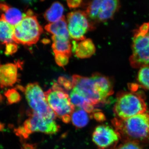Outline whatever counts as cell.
Here are the masks:
<instances>
[{"label":"cell","instance_id":"4fadbf2b","mask_svg":"<svg viewBox=\"0 0 149 149\" xmlns=\"http://www.w3.org/2000/svg\"><path fill=\"white\" fill-rule=\"evenodd\" d=\"M0 12L2 13L1 16L14 27L21 21L24 15L19 10L4 2H0Z\"/></svg>","mask_w":149,"mask_h":149},{"label":"cell","instance_id":"e0dca14e","mask_svg":"<svg viewBox=\"0 0 149 149\" xmlns=\"http://www.w3.org/2000/svg\"><path fill=\"white\" fill-rule=\"evenodd\" d=\"M52 47L54 53L65 55L70 57L72 54V47L69 39H63L53 35Z\"/></svg>","mask_w":149,"mask_h":149},{"label":"cell","instance_id":"83f0119b","mask_svg":"<svg viewBox=\"0 0 149 149\" xmlns=\"http://www.w3.org/2000/svg\"><path fill=\"white\" fill-rule=\"evenodd\" d=\"M6 53L7 55H11L16 52L17 50V45L16 43L13 42L6 46Z\"/></svg>","mask_w":149,"mask_h":149},{"label":"cell","instance_id":"1f68e13d","mask_svg":"<svg viewBox=\"0 0 149 149\" xmlns=\"http://www.w3.org/2000/svg\"></svg>","mask_w":149,"mask_h":149},{"label":"cell","instance_id":"ffe728a7","mask_svg":"<svg viewBox=\"0 0 149 149\" xmlns=\"http://www.w3.org/2000/svg\"><path fill=\"white\" fill-rule=\"evenodd\" d=\"M88 113L84 110L76 107L71 115L73 125L77 128H83L86 126L89 121Z\"/></svg>","mask_w":149,"mask_h":149},{"label":"cell","instance_id":"484cf974","mask_svg":"<svg viewBox=\"0 0 149 149\" xmlns=\"http://www.w3.org/2000/svg\"><path fill=\"white\" fill-rule=\"evenodd\" d=\"M15 133L21 139H27L29 137V135L26 132L23 126H19L18 128L15 129Z\"/></svg>","mask_w":149,"mask_h":149},{"label":"cell","instance_id":"d6986e66","mask_svg":"<svg viewBox=\"0 0 149 149\" xmlns=\"http://www.w3.org/2000/svg\"><path fill=\"white\" fill-rule=\"evenodd\" d=\"M63 6L60 3L56 2L46 11L44 14V17L49 22L54 23L58 21L63 17Z\"/></svg>","mask_w":149,"mask_h":149},{"label":"cell","instance_id":"f546056e","mask_svg":"<svg viewBox=\"0 0 149 149\" xmlns=\"http://www.w3.org/2000/svg\"><path fill=\"white\" fill-rule=\"evenodd\" d=\"M22 149H35L34 145L28 143H24Z\"/></svg>","mask_w":149,"mask_h":149},{"label":"cell","instance_id":"8992f818","mask_svg":"<svg viewBox=\"0 0 149 149\" xmlns=\"http://www.w3.org/2000/svg\"><path fill=\"white\" fill-rule=\"evenodd\" d=\"M42 32L37 17L29 10L21 21L15 26L13 41L17 44L32 46L38 42Z\"/></svg>","mask_w":149,"mask_h":149},{"label":"cell","instance_id":"5b68a950","mask_svg":"<svg viewBox=\"0 0 149 149\" xmlns=\"http://www.w3.org/2000/svg\"><path fill=\"white\" fill-rule=\"evenodd\" d=\"M132 53L129 58L133 68L149 65V22L144 23L133 34Z\"/></svg>","mask_w":149,"mask_h":149},{"label":"cell","instance_id":"ba28073f","mask_svg":"<svg viewBox=\"0 0 149 149\" xmlns=\"http://www.w3.org/2000/svg\"><path fill=\"white\" fill-rule=\"evenodd\" d=\"M120 7L117 0H96L88 4L85 12L91 19L104 22L112 18Z\"/></svg>","mask_w":149,"mask_h":149},{"label":"cell","instance_id":"6da1fadb","mask_svg":"<svg viewBox=\"0 0 149 149\" xmlns=\"http://www.w3.org/2000/svg\"><path fill=\"white\" fill-rule=\"evenodd\" d=\"M72 82V90L88 99L94 106L105 103L113 94V86L109 78L99 73L89 77L74 74Z\"/></svg>","mask_w":149,"mask_h":149},{"label":"cell","instance_id":"3957f363","mask_svg":"<svg viewBox=\"0 0 149 149\" xmlns=\"http://www.w3.org/2000/svg\"><path fill=\"white\" fill-rule=\"evenodd\" d=\"M113 111L116 118L125 119L146 112L147 107L140 93L123 91L117 94Z\"/></svg>","mask_w":149,"mask_h":149},{"label":"cell","instance_id":"ac0fdd59","mask_svg":"<svg viewBox=\"0 0 149 149\" xmlns=\"http://www.w3.org/2000/svg\"><path fill=\"white\" fill-rule=\"evenodd\" d=\"M70 98L71 102L74 107L84 110L88 113H93L95 111V106L91 102L73 90L70 93Z\"/></svg>","mask_w":149,"mask_h":149},{"label":"cell","instance_id":"4dcf8cb0","mask_svg":"<svg viewBox=\"0 0 149 149\" xmlns=\"http://www.w3.org/2000/svg\"><path fill=\"white\" fill-rule=\"evenodd\" d=\"M3 96L1 95V94H0V104H1V103L3 101Z\"/></svg>","mask_w":149,"mask_h":149},{"label":"cell","instance_id":"44dd1931","mask_svg":"<svg viewBox=\"0 0 149 149\" xmlns=\"http://www.w3.org/2000/svg\"><path fill=\"white\" fill-rule=\"evenodd\" d=\"M137 80L143 88L149 90V65L140 68L137 75Z\"/></svg>","mask_w":149,"mask_h":149},{"label":"cell","instance_id":"2e32d148","mask_svg":"<svg viewBox=\"0 0 149 149\" xmlns=\"http://www.w3.org/2000/svg\"><path fill=\"white\" fill-rule=\"evenodd\" d=\"M14 26L8 23L3 17H0V42L6 46L15 42L13 37Z\"/></svg>","mask_w":149,"mask_h":149},{"label":"cell","instance_id":"7a4b0ae2","mask_svg":"<svg viewBox=\"0 0 149 149\" xmlns=\"http://www.w3.org/2000/svg\"><path fill=\"white\" fill-rule=\"evenodd\" d=\"M112 123L123 143H149V110L127 119L115 118Z\"/></svg>","mask_w":149,"mask_h":149},{"label":"cell","instance_id":"277c9868","mask_svg":"<svg viewBox=\"0 0 149 149\" xmlns=\"http://www.w3.org/2000/svg\"><path fill=\"white\" fill-rule=\"evenodd\" d=\"M45 94L47 102L56 116L61 118L64 123H69L75 108L71 102L66 90L58 83H54L52 89Z\"/></svg>","mask_w":149,"mask_h":149},{"label":"cell","instance_id":"f1b7e54d","mask_svg":"<svg viewBox=\"0 0 149 149\" xmlns=\"http://www.w3.org/2000/svg\"><path fill=\"white\" fill-rule=\"evenodd\" d=\"M82 1L81 0H73V1H67V4L69 8H74L80 6L82 4Z\"/></svg>","mask_w":149,"mask_h":149},{"label":"cell","instance_id":"7402d4cb","mask_svg":"<svg viewBox=\"0 0 149 149\" xmlns=\"http://www.w3.org/2000/svg\"><path fill=\"white\" fill-rule=\"evenodd\" d=\"M9 104L17 103L21 101L20 94L15 89H9L4 93Z\"/></svg>","mask_w":149,"mask_h":149},{"label":"cell","instance_id":"5bb4252c","mask_svg":"<svg viewBox=\"0 0 149 149\" xmlns=\"http://www.w3.org/2000/svg\"><path fill=\"white\" fill-rule=\"evenodd\" d=\"M73 43L72 49L76 56L79 58L91 57L95 52V47L91 39H85L78 44L75 42Z\"/></svg>","mask_w":149,"mask_h":149},{"label":"cell","instance_id":"d4e9b609","mask_svg":"<svg viewBox=\"0 0 149 149\" xmlns=\"http://www.w3.org/2000/svg\"><path fill=\"white\" fill-rule=\"evenodd\" d=\"M58 82L59 85L62 86L66 91H70L73 89L72 82L67 80L65 77H59Z\"/></svg>","mask_w":149,"mask_h":149},{"label":"cell","instance_id":"cb8c5ba5","mask_svg":"<svg viewBox=\"0 0 149 149\" xmlns=\"http://www.w3.org/2000/svg\"><path fill=\"white\" fill-rule=\"evenodd\" d=\"M115 149H143L141 145L133 142L123 143Z\"/></svg>","mask_w":149,"mask_h":149},{"label":"cell","instance_id":"8fae6325","mask_svg":"<svg viewBox=\"0 0 149 149\" xmlns=\"http://www.w3.org/2000/svg\"><path fill=\"white\" fill-rule=\"evenodd\" d=\"M118 133L109 125L97 126L93 134V141L99 149H104L115 146L120 140Z\"/></svg>","mask_w":149,"mask_h":149},{"label":"cell","instance_id":"52a82bcc","mask_svg":"<svg viewBox=\"0 0 149 149\" xmlns=\"http://www.w3.org/2000/svg\"><path fill=\"white\" fill-rule=\"evenodd\" d=\"M24 91L27 102L32 111L45 118L56 119V115L49 106L45 93L38 83H29Z\"/></svg>","mask_w":149,"mask_h":149},{"label":"cell","instance_id":"30bf717a","mask_svg":"<svg viewBox=\"0 0 149 149\" xmlns=\"http://www.w3.org/2000/svg\"><path fill=\"white\" fill-rule=\"evenodd\" d=\"M68 28L70 36L76 41L85 40V33L91 27L85 11L72 12L67 16Z\"/></svg>","mask_w":149,"mask_h":149},{"label":"cell","instance_id":"603a6c76","mask_svg":"<svg viewBox=\"0 0 149 149\" xmlns=\"http://www.w3.org/2000/svg\"><path fill=\"white\" fill-rule=\"evenodd\" d=\"M55 58L57 64L60 66H64L68 63L69 57L63 54L55 53Z\"/></svg>","mask_w":149,"mask_h":149},{"label":"cell","instance_id":"9c48e42d","mask_svg":"<svg viewBox=\"0 0 149 149\" xmlns=\"http://www.w3.org/2000/svg\"><path fill=\"white\" fill-rule=\"evenodd\" d=\"M27 114L29 118L24 121L23 127L29 135L35 132L54 134L59 130V125L54 120L43 117L32 110H28Z\"/></svg>","mask_w":149,"mask_h":149},{"label":"cell","instance_id":"7c38bea8","mask_svg":"<svg viewBox=\"0 0 149 149\" xmlns=\"http://www.w3.org/2000/svg\"><path fill=\"white\" fill-rule=\"evenodd\" d=\"M18 66L12 63L0 65V87L3 88L13 86L17 82Z\"/></svg>","mask_w":149,"mask_h":149},{"label":"cell","instance_id":"9a60e30c","mask_svg":"<svg viewBox=\"0 0 149 149\" xmlns=\"http://www.w3.org/2000/svg\"><path fill=\"white\" fill-rule=\"evenodd\" d=\"M45 29L53 36L63 39H69L67 22L64 16L56 22L47 24Z\"/></svg>","mask_w":149,"mask_h":149},{"label":"cell","instance_id":"4316f807","mask_svg":"<svg viewBox=\"0 0 149 149\" xmlns=\"http://www.w3.org/2000/svg\"><path fill=\"white\" fill-rule=\"evenodd\" d=\"M91 116H93V118L99 122H102L105 120V117L103 113L97 110H95Z\"/></svg>","mask_w":149,"mask_h":149}]
</instances>
